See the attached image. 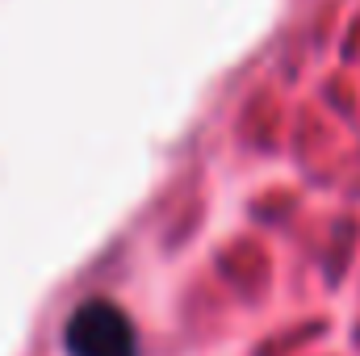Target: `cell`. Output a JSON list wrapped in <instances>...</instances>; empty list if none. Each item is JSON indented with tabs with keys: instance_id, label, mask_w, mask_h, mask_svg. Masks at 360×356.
Here are the masks:
<instances>
[{
	"instance_id": "6da1fadb",
	"label": "cell",
	"mask_w": 360,
	"mask_h": 356,
	"mask_svg": "<svg viewBox=\"0 0 360 356\" xmlns=\"http://www.w3.org/2000/svg\"><path fill=\"white\" fill-rule=\"evenodd\" d=\"M63 348L68 356H139V336L122 306L92 298L72 310L63 327Z\"/></svg>"
}]
</instances>
